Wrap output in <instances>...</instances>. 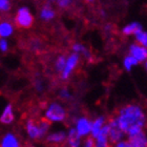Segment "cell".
I'll list each match as a JSON object with an SVG mask.
<instances>
[{"label": "cell", "instance_id": "cell-1", "mask_svg": "<svg viewBox=\"0 0 147 147\" xmlns=\"http://www.w3.org/2000/svg\"><path fill=\"white\" fill-rule=\"evenodd\" d=\"M115 119L123 134L129 137L143 131L146 123L144 110L138 104L124 105L119 109Z\"/></svg>", "mask_w": 147, "mask_h": 147}, {"label": "cell", "instance_id": "cell-2", "mask_svg": "<svg viewBox=\"0 0 147 147\" xmlns=\"http://www.w3.org/2000/svg\"><path fill=\"white\" fill-rule=\"evenodd\" d=\"M66 118V110L60 103L53 102L47 106L44 113V119L49 123L52 122H62Z\"/></svg>", "mask_w": 147, "mask_h": 147}, {"label": "cell", "instance_id": "cell-3", "mask_svg": "<svg viewBox=\"0 0 147 147\" xmlns=\"http://www.w3.org/2000/svg\"><path fill=\"white\" fill-rule=\"evenodd\" d=\"M35 21L34 15L28 6L19 7L15 15V24L20 28H30L33 26Z\"/></svg>", "mask_w": 147, "mask_h": 147}, {"label": "cell", "instance_id": "cell-4", "mask_svg": "<svg viewBox=\"0 0 147 147\" xmlns=\"http://www.w3.org/2000/svg\"><path fill=\"white\" fill-rule=\"evenodd\" d=\"M80 62V56L76 53H71V55H68L66 57V61H65V65L63 67V71L60 74V77L63 81L69 79V77L71 76V74L77 68L78 64Z\"/></svg>", "mask_w": 147, "mask_h": 147}, {"label": "cell", "instance_id": "cell-5", "mask_svg": "<svg viewBox=\"0 0 147 147\" xmlns=\"http://www.w3.org/2000/svg\"><path fill=\"white\" fill-rule=\"evenodd\" d=\"M108 143L111 145L117 144L118 142L121 141V139L123 138V134L122 130L119 128V126L117 124L116 119L115 117L113 118H110L108 120Z\"/></svg>", "mask_w": 147, "mask_h": 147}, {"label": "cell", "instance_id": "cell-6", "mask_svg": "<svg viewBox=\"0 0 147 147\" xmlns=\"http://www.w3.org/2000/svg\"><path fill=\"white\" fill-rule=\"evenodd\" d=\"M129 55L132 56L139 63H144L147 60V49L138 43H131L129 45Z\"/></svg>", "mask_w": 147, "mask_h": 147}, {"label": "cell", "instance_id": "cell-7", "mask_svg": "<svg viewBox=\"0 0 147 147\" xmlns=\"http://www.w3.org/2000/svg\"><path fill=\"white\" fill-rule=\"evenodd\" d=\"M76 131L80 137H84L90 134L92 129V122L86 117H81L76 122Z\"/></svg>", "mask_w": 147, "mask_h": 147}, {"label": "cell", "instance_id": "cell-8", "mask_svg": "<svg viewBox=\"0 0 147 147\" xmlns=\"http://www.w3.org/2000/svg\"><path fill=\"white\" fill-rule=\"evenodd\" d=\"M15 119V113H14V108H13V105L11 103L6 104L3 108L2 113L0 115V122L2 124H5V125H9L11 123H13Z\"/></svg>", "mask_w": 147, "mask_h": 147}, {"label": "cell", "instance_id": "cell-9", "mask_svg": "<svg viewBox=\"0 0 147 147\" xmlns=\"http://www.w3.org/2000/svg\"><path fill=\"white\" fill-rule=\"evenodd\" d=\"M25 128H26V132L28 135L30 136V138L32 139H41V136H40L39 131V126H38V123L33 119H30L26 121V124H25Z\"/></svg>", "mask_w": 147, "mask_h": 147}, {"label": "cell", "instance_id": "cell-10", "mask_svg": "<svg viewBox=\"0 0 147 147\" xmlns=\"http://www.w3.org/2000/svg\"><path fill=\"white\" fill-rule=\"evenodd\" d=\"M128 143L131 147H146L147 140L146 135L144 131H141L137 135L130 136L128 140Z\"/></svg>", "mask_w": 147, "mask_h": 147}, {"label": "cell", "instance_id": "cell-11", "mask_svg": "<svg viewBox=\"0 0 147 147\" xmlns=\"http://www.w3.org/2000/svg\"><path fill=\"white\" fill-rule=\"evenodd\" d=\"M143 30V26L140 22L134 21L130 22L128 24H126L124 28H122V34L124 36H135L136 34H138L139 32H141Z\"/></svg>", "mask_w": 147, "mask_h": 147}, {"label": "cell", "instance_id": "cell-12", "mask_svg": "<svg viewBox=\"0 0 147 147\" xmlns=\"http://www.w3.org/2000/svg\"><path fill=\"white\" fill-rule=\"evenodd\" d=\"M14 33V25L9 21L2 20L0 21V38H9Z\"/></svg>", "mask_w": 147, "mask_h": 147}, {"label": "cell", "instance_id": "cell-13", "mask_svg": "<svg viewBox=\"0 0 147 147\" xmlns=\"http://www.w3.org/2000/svg\"><path fill=\"white\" fill-rule=\"evenodd\" d=\"M56 13L49 3H46L40 11V19L43 21H51L55 18Z\"/></svg>", "mask_w": 147, "mask_h": 147}, {"label": "cell", "instance_id": "cell-14", "mask_svg": "<svg viewBox=\"0 0 147 147\" xmlns=\"http://www.w3.org/2000/svg\"><path fill=\"white\" fill-rule=\"evenodd\" d=\"M105 122H106V120H105V117L101 116V117H98L95 121H92V129H90V134H92V138L95 139L98 134L100 132V130L102 129V127L105 125Z\"/></svg>", "mask_w": 147, "mask_h": 147}, {"label": "cell", "instance_id": "cell-15", "mask_svg": "<svg viewBox=\"0 0 147 147\" xmlns=\"http://www.w3.org/2000/svg\"><path fill=\"white\" fill-rule=\"evenodd\" d=\"M1 147H20V143L14 134L9 132L2 138Z\"/></svg>", "mask_w": 147, "mask_h": 147}, {"label": "cell", "instance_id": "cell-16", "mask_svg": "<svg viewBox=\"0 0 147 147\" xmlns=\"http://www.w3.org/2000/svg\"><path fill=\"white\" fill-rule=\"evenodd\" d=\"M80 137L78 134H77L76 129L71 128L68 132L67 136V140H68V144L69 147H79L80 146Z\"/></svg>", "mask_w": 147, "mask_h": 147}, {"label": "cell", "instance_id": "cell-17", "mask_svg": "<svg viewBox=\"0 0 147 147\" xmlns=\"http://www.w3.org/2000/svg\"><path fill=\"white\" fill-rule=\"evenodd\" d=\"M71 49H73V53H76V54H78V55H83L84 57H86V58H89L90 57V53H89V51L87 49V47H86L84 44H82V43H74L73 46H71Z\"/></svg>", "mask_w": 147, "mask_h": 147}, {"label": "cell", "instance_id": "cell-18", "mask_svg": "<svg viewBox=\"0 0 147 147\" xmlns=\"http://www.w3.org/2000/svg\"><path fill=\"white\" fill-rule=\"evenodd\" d=\"M139 64V62L137 61V59H135L132 56H130L128 54L127 56H125V58L123 60V66L125 68L126 71H130L132 68L137 66Z\"/></svg>", "mask_w": 147, "mask_h": 147}, {"label": "cell", "instance_id": "cell-19", "mask_svg": "<svg viewBox=\"0 0 147 147\" xmlns=\"http://www.w3.org/2000/svg\"><path fill=\"white\" fill-rule=\"evenodd\" d=\"M66 139V135L65 132L63 131H58V132H54V134H51V135L47 137V141L51 142V143H62V142L65 141Z\"/></svg>", "mask_w": 147, "mask_h": 147}, {"label": "cell", "instance_id": "cell-20", "mask_svg": "<svg viewBox=\"0 0 147 147\" xmlns=\"http://www.w3.org/2000/svg\"><path fill=\"white\" fill-rule=\"evenodd\" d=\"M134 37H135V39H136V43H138L140 45L146 47L147 46V33L144 30H142L141 32H139L138 34H136Z\"/></svg>", "mask_w": 147, "mask_h": 147}, {"label": "cell", "instance_id": "cell-21", "mask_svg": "<svg viewBox=\"0 0 147 147\" xmlns=\"http://www.w3.org/2000/svg\"><path fill=\"white\" fill-rule=\"evenodd\" d=\"M65 61H66V57L64 55H60L58 58L56 59L55 61V69L57 73L61 74V71H63V67L65 65Z\"/></svg>", "mask_w": 147, "mask_h": 147}, {"label": "cell", "instance_id": "cell-22", "mask_svg": "<svg viewBox=\"0 0 147 147\" xmlns=\"http://www.w3.org/2000/svg\"><path fill=\"white\" fill-rule=\"evenodd\" d=\"M11 7H12V4L9 0H0V12L1 13L9 12Z\"/></svg>", "mask_w": 147, "mask_h": 147}, {"label": "cell", "instance_id": "cell-23", "mask_svg": "<svg viewBox=\"0 0 147 147\" xmlns=\"http://www.w3.org/2000/svg\"><path fill=\"white\" fill-rule=\"evenodd\" d=\"M58 95L62 100H68V99H71V92H69L68 88H66V87H63V88L60 89Z\"/></svg>", "mask_w": 147, "mask_h": 147}, {"label": "cell", "instance_id": "cell-24", "mask_svg": "<svg viewBox=\"0 0 147 147\" xmlns=\"http://www.w3.org/2000/svg\"><path fill=\"white\" fill-rule=\"evenodd\" d=\"M71 2H73V0H56V3H57L58 7L63 9L69 7Z\"/></svg>", "mask_w": 147, "mask_h": 147}, {"label": "cell", "instance_id": "cell-25", "mask_svg": "<svg viewBox=\"0 0 147 147\" xmlns=\"http://www.w3.org/2000/svg\"><path fill=\"white\" fill-rule=\"evenodd\" d=\"M9 51V42L4 38H0V52L6 53Z\"/></svg>", "mask_w": 147, "mask_h": 147}, {"label": "cell", "instance_id": "cell-26", "mask_svg": "<svg viewBox=\"0 0 147 147\" xmlns=\"http://www.w3.org/2000/svg\"><path fill=\"white\" fill-rule=\"evenodd\" d=\"M34 86H35V88H36L37 92H41L43 89H44V83H43L42 80L37 79L34 83Z\"/></svg>", "mask_w": 147, "mask_h": 147}, {"label": "cell", "instance_id": "cell-27", "mask_svg": "<svg viewBox=\"0 0 147 147\" xmlns=\"http://www.w3.org/2000/svg\"><path fill=\"white\" fill-rule=\"evenodd\" d=\"M113 147H131V146L128 143V141H120L117 144L113 145Z\"/></svg>", "mask_w": 147, "mask_h": 147}, {"label": "cell", "instance_id": "cell-28", "mask_svg": "<svg viewBox=\"0 0 147 147\" xmlns=\"http://www.w3.org/2000/svg\"><path fill=\"white\" fill-rule=\"evenodd\" d=\"M84 147H95V141H94V139H92V137H89V138L86 139L85 146Z\"/></svg>", "mask_w": 147, "mask_h": 147}, {"label": "cell", "instance_id": "cell-29", "mask_svg": "<svg viewBox=\"0 0 147 147\" xmlns=\"http://www.w3.org/2000/svg\"><path fill=\"white\" fill-rule=\"evenodd\" d=\"M86 2H88V3H92L94 2V0H85Z\"/></svg>", "mask_w": 147, "mask_h": 147}, {"label": "cell", "instance_id": "cell-30", "mask_svg": "<svg viewBox=\"0 0 147 147\" xmlns=\"http://www.w3.org/2000/svg\"><path fill=\"white\" fill-rule=\"evenodd\" d=\"M30 147H34V146H30Z\"/></svg>", "mask_w": 147, "mask_h": 147}]
</instances>
